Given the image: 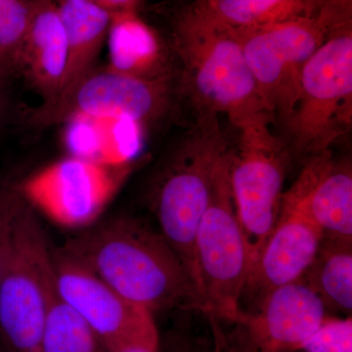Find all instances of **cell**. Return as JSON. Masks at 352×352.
Returning <instances> with one entry per match:
<instances>
[{"instance_id":"2e32d148","label":"cell","mask_w":352,"mask_h":352,"mask_svg":"<svg viewBox=\"0 0 352 352\" xmlns=\"http://www.w3.org/2000/svg\"><path fill=\"white\" fill-rule=\"evenodd\" d=\"M106 43L108 69L139 78L173 75L161 38L138 11L111 13Z\"/></svg>"},{"instance_id":"d4e9b609","label":"cell","mask_w":352,"mask_h":352,"mask_svg":"<svg viewBox=\"0 0 352 352\" xmlns=\"http://www.w3.org/2000/svg\"><path fill=\"white\" fill-rule=\"evenodd\" d=\"M320 11L327 16L333 30L352 25V0H322Z\"/></svg>"},{"instance_id":"7402d4cb","label":"cell","mask_w":352,"mask_h":352,"mask_svg":"<svg viewBox=\"0 0 352 352\" xmlns=\"http://www.w3.org/2000/svg\"><path fill=\"white\" fill-rule=\"evenodd\" d=\"M31 0H0V80L21 73Z\"/></svg>"},{"instance_id":"9c48e42d","label":"cell","mask_w":352,"mask_h":352,"mask_svg":"<svg viewBox=\"0 0 352 352\" xmlns=\"http://www.w3.org/2000/svg\"><path fill=\"white\" fill-rule=\"evenodd\" d=\"M138 164V160L106 164L71 155L34 171L15 187L36 212L57 226L83 230L98 221Z\"/></svg>"},{"instance_id":"277c9868","label":"cell","mask_w":352,"mask_h":352,"mask_svg":"<svg viewBox=\"0 0 352 352\" xmlns=\"http://www.w3.org/2000/svg\"><path fill=\"white\" fill-rule=\"evenodd\" d=\"M230 151L219 116L196 115L195 124L168 157L153 188V210L161 233L191 277L196 231Z\"/></svg>"},{"instance_id":"e0dca14e","label":"cell","mask_w":352,"mask_h":352,"mask_svg":"<svg viewBox=\"0 0 352 352\" xmlns=\"http://www.w3.org/2000/svg\"><path fill=\"white\" fill-rule=\"evenodd\" d=\"M66 30V66L61 87L54 98L68 95L78 82L96 69L107 39L111 13L88 0H55Z\"/></svg>"},{"instance_id":"8fae6325","label":"cell","mask_w":352,"mask_h":352,"mask_svg":"<svg viewBox=\"0 0 352 352\" xmlns=\"http://www.w3.org/2000/svg\"><path fill=\"white\" fill-rule=\"evenodd\" d=\"M52 259L58 295L94 329L109 352H157L151 311L120 296L61 248L52 250Z\"/></svg>"},{"instance_id":"7a4b0ae2","label":"cell","mask_w":352,"mask_h":352,"mask_svg":"<svg viewBox=\"0 0 352 352\" xmlns=\"http://www.w3.org/2000/svg\"><path fill=\"white\" fill-rule=\"evenodd\" d=\"M173 48L182 67L178 94L189 99L196 115L223 113L237 126L267 113L232 28L192 2L173 21Z\"/></svg>"},{"instance_id":"cb8c5ba5","label":"cell","mask_w":352,"mask_h":352,"mask_svg":"<svg viewBox=\"0 0 352 352\" xmlns=\"http://www.w3.org/2000/svg\"><path fill=\"white\" fill-rule=\"evenodd\" d=\"M16 195H17V190L15 184L0 186V276H1L4 240H6L7 226L12 214Z\"/></svg>"},{"instance_id":"7c38bea8","label":"cell","mask_w":352,"mask_h":352,"mask_svg":"<svg viewBox=\"0 0 352 352\" xmlns=\"http://www.w3.org/2000/svg\"><path fill=\"white\" fill-rule=\"evenodd\" d=\"M327 315L303 280L279 287L234 322L231 352H298Z\"/></svg>"},{"instance_id":"d6986e66","label":"cell","mask_w":352,"mask_h":352,"mask_svg":"<svg viewBox=\"0 0 352 352\" xmlns=\"http://www.w3.org/2000/svg\"><path fill=\"white\" fill-rule=\"evenodd\" d=\"M352 243L322 240L302 280L318 296L327 311L351 315Z\"/></svg>"},{"instance_id":"8992f818","label":"cell","mask_w":352,"mask_h":352,"mask_svg":"<svg viewBox=\"0 0 352 352\" xmlns=\"http://www.w3.org/2000/svg\"><path fill=\"white\" fill-rule=\"evenodd\" d=\"M231 152L232 148L219 168L210 204L196 231L192 278L205 314L233 324L243 312L249 256L229 182Z\"/></svg>"},{"instance_id":"3957f363","label":"cell","mask_w":352,"mask_h":352,"mask_svg":"<svg viewBox=\"0 0 352 352\" xmlns=\"http://www.w3.org/2000/svg\"><path fill=\"white\" fill-rule=\"evenodd\" d=\"M56 292L52 250L36 210L17 190L0 276V339L7 352H39Z\"/></svg>"},{"instance_id":"ac0fdd59","label":"cell","mask_w":352,"mask_h":352,"mask_svg":"<svg viewBox=\"0 0 352 352\" xmlns=\"http://www.w3.org/2000/svg\"><path fill=\"white\" fill-rule=\"evenodd\" d=\"M72 154L101 163L136 161L145 127L122 118L82 117L67 122Z\"/></svg>"},{"instance_id":"4316f807","label":"cell","mask_w":352,"mask_h":352,"mask_svg":"<svg viewBox=\"0 0 352 352\" xmlns=\"http://www.w3.org/2000/svg\"><path fill=\"white\" fill-rule=\"evenodd\" d=\"M126 352H152V351H145V349H131V351H127Z\"/></svg>"},{"instance_id":"5b68a950","label":"cell","mask_w":352,"mask_h":352,"mask_svg":"<svg viewBox=\"0 0 352 352\" xmlns=\"http://www.w3.org/2000/svg\"><path fill=\"white\" fill-rule=\"evenodd\" d=\"M272 120L261 113L240 122L239 141L231 152L229 182L249 271L276 223L289 164L288 149L270 131Z\"/></svg>"},{"instance_id":"5bb4252c","label":"cell","mask_w":352,"mask_h":352,"mask_svg":"<svg viewBox=\"0 0 352 352\" xmlns=\"http://www.w3.org/2000/svg\"><path fill=\"white\" fill-rule=\"evenodd\" d=\"M287 191L320 228L323 239L352 243V168L331 150L309 157Z\"/></svg>"},{"instance_id":"ba28073f","label":"cell","mask_w":352,"mask_h":352,"mask_svg":"<svg viewBox=\"0 0 352 352\" xmlns=\"http://www.w3.org/2000/svg\"><path fill=\"white\" fill-rule=\"evenodd\" d=\"M332 31V24L321 11L308 17L235 30L266 112L286 127L298 100L303 67Z\"/></svg>"},{"instance_id":"9a60e30c","label":"cell","mask_w":352,"mask_h":352,"mask_svg":"<svg viewBox=\"0 0 352 352\" xmlns=\"http://www.w3.org/2000/svg\"><path fill=\"white\" fill-rule=\"evenodd\" d=\"M66 30L55 0H31V18L23 50L21 73L43 97L56 96L66 66Z\"/></svg>"},{"instance_id":"603a6c76","label":"cell","mask_w":352,"mask_h":352,"mask_svg":"<svg viewBox=\"0 0 352 352\" xmlns=\"http://www.w3.org/2000/svg\"><path fill=\"white\" fill-rule=\"evenodd\" d=\"M298 352H352L351 315L342 318L328 314Z\"/></svg>"},{"instance_id":"ffe728a7","label":"cell","mask_w":352,"mask_h":352,"mask_svg":"<svg viewBox=\"0 0 352 352\" xmlns=\"http://www.w3.org/2000/svg\"><path fill=\"white\" fill-rule=\"evenodd\" d=\"M193 3L221 24L241 30L316 15L322 0H194Z\"/></svg>"},{"instance_id":"44dd1931","label":"cell","mask_w":352,"mask_h":352,"mask_svg":"<svg viewBox=\"0 0 352 352\" xmlns=\"http://www.w3.org/2000/svg\"><path fill=\"white\" fill-rule=\"evenodd\" d=\"M39 352H109L94 329L55 294L44 323Z\"/></svg>"},{"instance_id":"4fadbf2b","label":"cell","mask_w":352,"mask_h":352,"mask_svg":"<svg viewBox=\"0 0 352 352\" xmlns=\"http://www.w3.org/2000/svg\"><path fill=\"white\" fill-rule=\"evenodd\" d=\"M322 240L320 228L295 197L285 192L274 228L248 274L243 298L248 296L256 305L273 289L302 279Z\"/></svg>"},{"instance_id":"6da1fadb","label":"cell","mask_w":352,"mask_h":352,"mask_svg":"<svg viewBox=\"0 0 352 352\" xmlns=\"http://www.w3.org/2000/svg\"><path fill=\"white\" fill-rule=\"evenodd\" d=\"M120 296L152 314L183 308L205 314L186 266L163 234L140 220L96 222L61 247Z\"/></svg>"},{"instance_id":"484cf974","label":"cell","mask_w":352,"mask_h":352,"mask_svg":"<svg viewBox=\"0 0 352 352\" xmlns=\"http://www.w3.org/2000/svg\"><path fill=\"white\" fill-rule=\"evenodd\" d=\"M6 113V100L3 92H2L1 87H0V126L3 122L4 117Z\"/></svg>"},{"instance_id":"30bf717a","label":"cell","mask_w":352,"mask_h":352,"mask_svg":"<svg viewBox=\"0 0 352 352\" xmlns=\"http://www.w3.org/2000/svg\"><path fill=\"white\" fill-rule=\"evenodd\" d=\"M176 94L173 75L139 78L104 67L88 74L63 98L41 102L28 120L39 129L82 117L122 118L146 127L170 113Z\"/></svg>"},{"instance_id":"52a82bcc","label":"cell","mask_w":352,"mask_h":352,"mask_svg":"<svg viewBox=\"0 0 352 352\" xmlns=\"http://www.w3.org/2000/svg\"><path fill=\"white\" fill-rule=\"evenodd\" d=\"M352 124V25L330 32L307 60L287 129L300 154L330 150Z\"/></svg>"}]
</instances>
